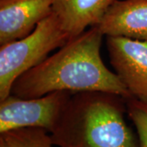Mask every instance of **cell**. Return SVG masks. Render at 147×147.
Wrapping results in <instances>:
<instances>
[{
  "instance_id": "cell-4",
  "label": "cell",
  "mask_w": 147,
  "mask_h": 147,
  "mask_svg": "<svg viewBox=\"0 0 147 147\" xmlns=\"http://www.w3.org/2000/svg\"><path fill=\"white\" fill-rule=\"evenodd\" d=\"M72 95L57 91L28 99L11 93L0 100V133L22 127H41L51 133Z\"/></svg>"
},
{
  "instance_id": "cell-5",
  "label": "cell",
  "mask_w": 147,
  "mask_h": 147,
  "mask_svg": "<svg viewBox=\"0 0 147 147\" xmlns=\"http://www.w3.org/2000/svg\"><path fill=\"white\" fill-rule=\"evenodd\" d=\"M110 64L132 97L147 103V41L108 36Z\"/></svg>"
},
{
  "instance_id": "cell-7",
  "label": "cell",
  "mask_w": 147,
  "mask_h": 147,
  "mask_svg": "<svg viewBox=\"0 0 147 147\" xmlns=\"http://www.w3.org/2000/svg\"><path fill=\"white\" fill-rule=\"evenodd\" d=\"M94 26L107 37L147 41V0H115Z\"/></svg>"
},
{
  "instance_id": "cell-1",
  "label": "cell",
  "mask_w": 147,
  "mask_h": 147,
  "mask_svg": "<svg viewBox=\"0 0 147 147\" xmlns=\"http://www.w3.org/2000/svg\"><path fill=\"white\" fill-rule=\"evenodd\" d=\"M103 36L97 27L92 26L70 38L55 54L21 74L14 82L11 93L30 99L57 91L105 92L126 100L134 98L102 61Z\"/></svg>"
},
{
  "instance_id": "cell-10",
  "label": "cell",
  "mask_w": 147,
  "mask_h": 147,
  "mask_svg": "<svg viewBox=\"0 0 147 147\" xmlns=\"http://www.w3.org/2000/svg\"><path fill=\"white\" fill-rule=\"evenodd\" d=\"M126 105L127 115L137 130L139 147H147V103L130 98Z\"/></svg>"
},
{
  "instance_id": "cell-6",
  "label": "cell",
  "mask_w": 147,
  "mask_h": 147,
  "mask_svg": "<svg viewBox=\"0 0 147 147\" xmlns=\"http://www.w3.org/2000/svg\"><path fill=\"white\" fill-rule=\"evenodd\" d=\"M53 0H0V45L21 39L53 13Z\"/></svg>"
},
{
  "instance_id": "cell-9",
  "label": "cell",
  "mask_w": 147,
  "mask_h": 147,
  "mask_svg": "<svg viewBox=\"0 0 147 147\" xmlns=\"http://www.w3.org/2000/svg\"><path fill=\"white\" fill-rule=\"evenodd\" d=\"M51 135L41 127H22L0 133V147H53Z\"/></svg>"
},
{
  "instance_id": "cell-3",
  "label": "cell",
  "mask_w": 147,
  "mask_h": 147,
  "mask_svg": "<svg viewBox=\"0 0 147 147\" xmlns=\"http://www.w3.org/2000/svg\"><path fill=\"white\" fill-rule=\"evenodd\" d=\"M70 39L57 15L42 21L27 36L0 47V100L11 94L12 85L21 74L40 64L56 48Z\"/></svg>"
},
{
  "instance_id": "cell-2",
  "label": "cell",
  "mask_w": 147,
  "mask_h": 147,
  "mask_svg": "<svg viewBox=\"0 0 147 147\" xmlns=\"http://www.w3.org/2000/svg\"><path fill=\"white\" fill-rule=\"evenodd\" d=\"M126 99L105 92L73 93L50 133L58 147H139L125 120Z\"/></svg>"
},
{
  "instance_id": "cell-8",
  "label": "cell",
  "mask_w": 147,
  "mask_h": 147,
  "mask_svg": "<svg viewBox=\"0 0 147 147\" xmlns=\"http://www.w3.org/2000/svg\"><path fill=\"white\" fill-rule=\"evenodd\" d=\"M115 0H53V11L70 38L94 26Z\"/></svg>"
}]
</instances>
